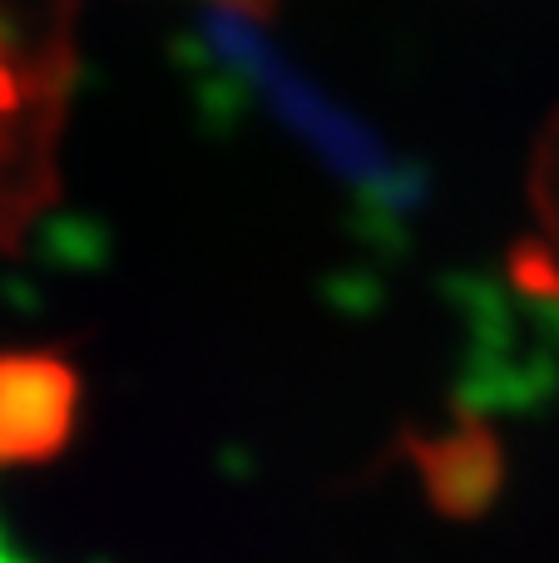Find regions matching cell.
Here are the masks:
<instances>
[]
</instances>
